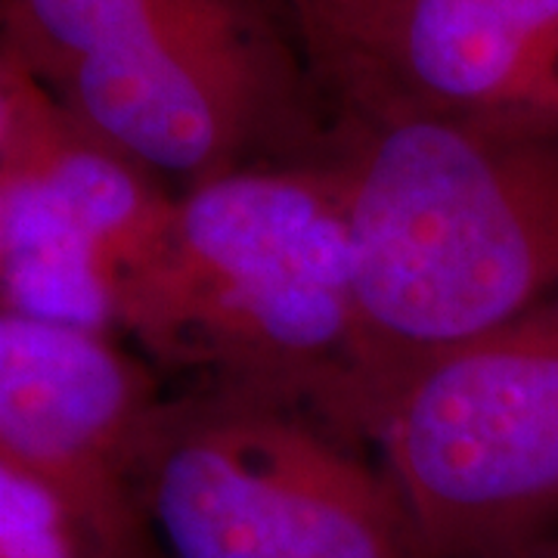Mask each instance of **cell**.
<instances>
[{
    "label": "cell",
    "instance_id": "2",
    "mask_svg": "<svg viewBox=\"0 0 558 558\" xmlns=\"http://www.w3.org/2000/svg\"><path fill=\"white\" fill-rule=\"evenodd\" d=\"M119 326L159 360L245 395H311L341 416L354 252L329 168H233L186 186Z\"/></svg>",
    "mask_w": 558,
    "mask_h": 558
},
{
    "label": "cell",
    "instance_id": "11",
    "mask_svg": "<svg viewBox=\"0 0 558 558\" xmlns=\"http://www.w3.org/2000/svg\"><path fill=\"white\" fill-rule=\"evenodd\" d=\"M16 81H20V60L7 50L0 38V143L7 137L10 116H13V97H16Z\"/></svg>",
    "mask_w": 558,
    "mask_h": 558
},
{
    "label": "cell",
    "instance_id": "3",
    "mask_svg": "<svg viewBox=\"0 0 558 558\" xmlns=\"http://www.w3.org/2000/svg\"><path fill=\"white\" fill-rule=\"evenodd\" d=\"M0 38L90 137L186 186L240 168L270 106L242 0H3Z\"/></svg>",
    "mask_w": 558,
    "mask_h": 558
},
{
    "label": "cell",
    "instance_id": "7",
    "mask_svg": "<svg viewBox=\"0 0 558 558\" xmlns=\"http://www.w3.org/2000/svg\"><path fill=\"white\" fill-rule=\"evenodd\" d=\"M159 413L106 332L0 311V465L50 487L109 558L131 537L124 484Z\"/></svg>",
    "mask_w": 558,
    "mask_h": 558
},
{
    "label": "cell",
    "instance_id": "8",
    "mask_svg": "<svg viewBox=\"0 0 558 558\" xmlns=\"http://www.w3.org/2000/svg\"><path fill=\"white\" fill-rule=\"evenodd\" d=\"M348 97L360 112L558 134V0H400Z\"/></svg>",
    "mask_w": 558,
    "mask_h": 558
},
{
    "label": "cell",
    "instance_id": "13",
    "mask_svg": "<svg viewBox=\"0 0 558 558\" xmlns=\"http://www.w3.org/2000/svg\"><path fill=\"white\" fill-rule=\"evenodd\" d=\"M0 230H3V190H0Z\"/></svg>",
    "mask_w": 558,
    "mask_h": 558
},
{
    "label": "cell",
    "instance_id": "5",
    "mask_svg": "<svg viewBox=\"0 0 558 558\" xmlns=\"http://www.w3.org/2000/svg\"><path fill=\"white\" fill-rule=\"evenodd\" d=\"M134 475L174 558H428L388 475L264 403L159 413Z\"/></svg>",
    "mask_w": 558,
    "mask_h": 558
},
{
    "label": "cell",
    "instance_id": "4",
    "mask_svg": "<svg viewBox=\"0 0 558 558\" xmlns=\"http://www.w3.org/2000/svg\"><path fill=\"white\" fill-rule=\"evenodd\" d=\"M373 435L428 558H512L558 527V299L416 366Z\"/></svg>",
    "mask_w": 558,
    "mask_h": 558
},
{
    "label": "cell",
    "instance_id": "12",
    "mask_svg": "<svg viewBox=\"0 0 558 558\" xmlns=\"http://www.w3.org/2000/svg\"><path fill=\"white\" fill-rule=\"evenodd\" d=\"M512 558H558V527L549 531L546 537H539L537 543H531L527 549H521L519 556Z\"/></svg>",
    "mask_w": 558,
    "mask_h": 558
},
{
    "label": "cell",
    "instance_id": "10",
    "mask_svg": "<svg viewBox=\"0 0 558 558\" xmlns=\"http://www.w3.org/2000/svg\"><path fill=\"white\" fill-rule=\"evenodd\" d=\"M317 65L348 90L400 0H286Z\"/></svg>",
    "mask_w": 558,
    "mask_h": 558
},
{
    "label": "cell",
    "instance_id": "9",
    "mask_svg": "<svg viewBox=\"0 0 558 558\" xmlns=\"http://www.w3.org/2000/svg\"><path fill=\"white\" fill-rule=\"evenodd\" d=\"M0 558H109L50 487L0 465Z\"/></svg>",
    "mask_w": 558,
    "mask_h": 558
},
{
    "label": "cell",
    "instance_id": "1",
    "mask_svg": "<svg viewBox=\"0 0 558 558\" xmlns=\"http://www.w3.org/2000/svg\"><path fill=\"white\" fill-rule=\"evenodd\" d=\"M329 174L354 252L339 418L373 432L425 360L558 299V134L360 112Z\"/></svg>",
    "mask_w": 558,
    "mask_h": 558
},
{
    "label": "cell",
    "instance_id": "6",
    "mask_svg": "<svg viewBox=\"0 0 558 558\" xmlns=\"http://www.w3.org/2000/svg\"><path fill=\"white\" fill-rule=\"evenodd\" d=\"M0 311L106 332L165 242L178 199L90 137L20 62L0 143Z\"/></svg>",
    "mask_w": 558,
    "mask_h": 558
}]
</instances>
